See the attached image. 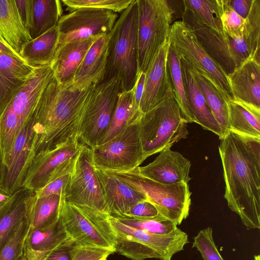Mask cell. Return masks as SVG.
Here are the masks:
<instances>
[{
    "instance_id": "1",
    "label": "cell",
    "mask_w": 260,
    "mask_h": 260,
    "mask_svg": "<svg viewBox=\"0 0 260 260\" xmlns=\"http://www.w3.org/2000/svg\"><path fill=\"white\" fill-rule=\"evenodd\" d=\"M220 140L224 197L247 229H259L260 140L230 131Z\"/></svg>"
},
{
    "instance_id": "2",
    "label": "cell",
    "mask_w": 260,
    "mask_h": 260,
    "mask_svg": "<svg viewBox=\"0 0 260 260\" xmlns=\"http://www.w3.org/2000/svg\"><path fill=\"white\" fill-rule=\"evenodd\" d=\"M94 85L85 89H77L72 84L62 87L53 76L35 111L32 160L42 153L81 142V125Z\"/></svg>"
},
{
    "instance_id": "3",
    "label": "cell",
    "mask_w": 260,
    "mask_h": 260,
    "mask_svg": "<svg viewBox=\"0 0 260 260\" xmlns=\"http://www.w3.org/2000/svg\"><path fill=\"white\" fill-rule=\"evenodd\" d=\"M137 0L117 18L109 34L107 64L103 79H118L122 91L132 90L138 76Z\"/></svg>"
},
{
    "instance_id": "4",
    "label": "cell",
    "mask_w": 260,
    "mask_h": 260,
    "mask_svg": "<svg viewBox=\"0 0 260 260\" xmlns=\"http://www.w3.org/2000/svg\"><path fill=\"white\" fill-rule=\"evenodd\" d=\"M139 128L144 161L187 138V123L172 90L158 104L142 114Z\"/></svg>"
},
{
    "instance_id": "5",
    "label": "cell",
    "mask_w": 260,
    "mask_h": 260,
    "mask_svg": "<svg viewBox=\"0 0 260 260\" xmlns=\"http://www.w3.org/2000/svg\"><path fill=\"white\" fill-rule=\"evenodd\" d=\"M110 218L116 236L115 252L132 260H171L188 242L187 234L178 228L169 234L158 235L128 226L115 218Z\"/></svg>"
},
{
    "instance_id": "6",
    "label": "cell",
    "mask_w": 260,
    "mask_h": 260,
    "mask_svg": "<svg viewBox=\"0 0 260 260\" xmlns=\"http://www.w3.org/2000/svg\"><path fill=\"white\" fill-rule=\"evenodd\" d=\"M138 167L126 171H106L145 196L161 216L180 225L189 215L191 193L188 184H163L143 175Z\"/></svg>"
},
{
    "instance_id": "7",
    "label": "cell",
    "mask_w": 260,
    "mask_h": 260,
    "mask_svg": "<svg viewBox=\"0 0 260 260\" xmlns=\"http://www.w3.org/2000/svg\"><path fill=\"white\" fill-rule=\"evenodd\" d=\"M138 74L145 73L169 39L175 10L171 1L137 0Z\"/></svg>"
},
{
    "instance_id": "8",
    "label": "cell",
    "mask_w": 260,
    "mask_h": 260,
    "mask_svg": "<svg viewBox=\"0 0 260 260\" xmlns=\"http://www.w3.org/2000/svg\"><path fill=\"white\" fill-rule=\"evenodd\" d=\"M60 218L73 245L102 248L115 252V231L107 213L64 200Z\"/></svg>"
},
{
    "instance_id": "9",
    "label": "cell",
    "mask_w": 260,
    "mask_h": 260,
    "mask_svg": "<svg viewBox=\"0 0 260 260\" xmlns=\"http://www.w3.org/2000/svg\"><path fill=\"white\" fill-rule=\"evenodd\" d=\"M122 92L115 77L103 79L94 85L82 119L80 142L92 148L106 134Z\"/></svg>"
},
{
    "instance_id": "10",
    "label": "cell",
    "mask_w": 260,
    "mask_h": 260,
    "mask_svg": "<svg viewBox=\"0 0 260 260\" xmlns=\"http://www.w3.org/2000/svg\"><path fill=\"white\" fill-rule=\"evenodd\" d=\"M93 166L105 171H126L144 161L139 121L126 125L108 141L91 148Z\"/></svg>"
},
{
    "instance_id": "11",
    "label": "cell",
    "mask_w": 260,
    "mask_h": 260,
    "mask_svg": "<svg viewBox=\"0 0 260 260\" xmlns=\"http://www.w3.org/2000/svg\"><path fill=\"white\" fill-rule=\"evenodd\" d=\"M169 39L179 57L191 67L210 77L227 100L234 98L228 75L208 54L184 22L176 21L172 24Z\"/></svg>"
},
{
    "instance_id": "12",
    "label": "cell",
    "mask_w": 260,
    "mask_h": 260,
    "mask_svg": "<svg viewBox=\"0 0 260 260\" xmlns=\"http://www.w3.org/2000/svg\"><path fill=\"white\" fill-rule=\"evenodd\" d=\"M118 17L111 11L91 8H80L63 15L57 24L58 45L107 35Z\"/></svg>"
},
{
    "instance_id": "13",
    "label": "cell",
    "mask_w": 260,
    "mask_h": 260,
    "mask_svg": "<svg viewBox=\"0 0 260 260\" xmlns=\"http://www.w3.org/2000/svg\"><path fill=\"white\" fill-rule=\"evenodd\" d=\"M65 200L73 204L87 206L107 213L94 168L91 149L85 144L76 156Z\"/></svg>"
},
{
    "instance_id": "14",
    "label": "cell",
    "mask_w": 260,
    "mask_h": 260,
    "mask_svg": "<svg viewBox=\"0 0 260 260\" xmlns=\"http://www.w3.org/2000/svg\"><path fill=\"white\" fill-rule=\"evenodd\" d=\"M183 6L182 21L191 29L204 50L226 74H232L237 68L234 59L236 38L220 34L205 24L189 8L183 4Z\"/></svg>"
},
{
    "instance_id": "15",
    "label": "cell",
    "mask_w": 260,
    "mask_h": 260,
    "mask_svg": "<svg viewBox=\"0 0 260 260\" xmlns=\"http://www.w3.org/2000/svg\"><path fill=\"white\" fill-rule=\"evenodd\" d=\"M34 123L35 115L20 131L14 142L7 165L3 166L0 186L12 194L23 188L32 160Z\"/></svg>"
},
{
    "instance_id": "16",
    "label": "cell",
    "mask_w": 260,
    "mask_h": 260,
    "mask_svg": "<svg viewBox=\"0 0 260 260\" xmlns=\"http://www.w3.org/2000/svg\"><path fill=\"white\" fill-rule=\"evenodd\" d=\"M53 76L51 65L36 68L12 99L7 108L16 116L21 128L35 115L43 93Z\"/></svg>"
},
{
    "instance_id": "17",
    "label": "cell",
    "mask_w": 260,
    "mask_h": 260,
    "mask_svg": "<svg viewBox=\"0 0 260 260\" xmlns=\"http://www.w3.org/2000/svg\"><path fill=\"white\" fill-rule=\"evenodd\" d=\"M106 213L112 217L122 218L138 202L146 200L145 196L106 171L94 166Z\"/></svg>"
},
{
    "instance_id": "18",
    "label": "cell",
    "mask_w": 260,
    "mask_h": 260,
    "mask_svg": "<svg viewBox=\"0 0 260 260\" xmlns=\"http://www.w3.org/2000/svg\"><path fill=\"white\" fill-rule=\"evenodd\" d=\"M191 162L182 154L164 149L159 153L155 159L143 167H138L140 172L146 177L157 182L172 185L188 184L191 179L189 174Z\"/></svg>"
},
{
    "instance_id": "19",
    "label": "cell",
    "mask_w": 260,
    "mask_h": 260,
    "mask_svg": "<svg viewBox=\"0 0 260 260\" xmlns=\"http://www.w3.org/2000/svg\"><path fill=\"white\" fill-rule=\"evenodd\" d=\"M84 144L70 143L36 156L28 168L24 188L35 192L43 188L54 171L76 155Z\"/></svg>"
},
{
    "instance_id": "20",
    "label": "cell",
    "mask_w": 260,
    "mask_h": 260,
    "mask_svg": "<svg viewBox=\"0 0 260 260\" xmlns=\"http://www.w3.org/2000/svg\"><path fill=\"white\" fill-rule=\"evenodd\" d=\"M170 45L167 42L161 48L145 73L140 110L144 113L158 104L172 90L167 67V55Z\"/></svg>"
},
{
    "instance_id": "21",
    "label": "cell",
    "mask_w": 260,
    "mask_h": 260,
    "mask_svg": "<svg viewBox=\"0 0 260 260\" xmlns=\"http://www.w3.org/2000/svg\"><path fill=\"white\" fill-rule=\"evenodd\" d=\"M99 38L81 39L58 45L51 66L54 77L61 87H67L73 84L75 74L87 52Z\"/></svg>"
},
{
    "instance_id": "22",
    "label": "cell",
    "mask_w": 260,
    "mask_h": 260,
    "mask_svg": "<svg viewBox=\"0 0 260 260\" xmlns=\"http://www.w3.org/2000/svg\"><path fill=\"white\" fill-rule=\"evenodd\" d=\"M109 34L98 38L90 46L74 79L72 85L85 89L102 80L107 64Z\"/></svg>"
},
{
    "instance_id": "23",
    "label": "cell",
    "mask_w": 260,
    "mask_h": 260,
    "mask_svg": "<svg viewBox=\"0 0 260 260\" xmlns=\"http://www.w3.org/2000/svg\"><path fill=\"white\" fill-rule=\"evenodd\" d=\"M228 79L234 98L260 107V61L247 59Z\"/></svg>"
},
{
    "instance_id": "24",
    "label": "cell",
    "mask_w": 260,
    "mask_h": 260,
    "mask_svg": "<svg viewBox=\"0 0 260 260\" xmlns=\"http://www.w3.org/2000/svg\"><path fill=\"white\" fill-rule=\"evenodd\" d=\"M180 60L186 96L195 117V122L200 124L204 129L214 133L221 139L223 137V133L207 106L204 97L196 83L190 66L183 58L180 57Z\"/></svg>"
},
{
    "instance_id": "25",
    "label": "cell",
    "mask_w": 260,
    "mask_h": 260,
    "mask_svg": "<svg viewBox=\"0 0 260 260\" xmlns=\"http://www.w3.org/2000/svg\"><path fill=\"white\" fill-rule=\"evenodd\" d=\"M229 131L260 140V107L234 98L227 101Z\"/></svg>"
},
{
    "instance_id": "26",
    "label": "cell",
    "mask_w": 260,
    "mask_h": 260,
    "mask_svg": "<svg viewBox=\"0 0 260 260\" xmlns=\"http://www.w3.org/2000/svg\"><path fill=\"white\" fill-rule=\"evenodd\" d=\"M57 25L38 37L24 43L19 53L29 66L38 68L51 64L58 46Z\"/></svg>"
},
{
    "instance_id": "27",
    "label": "cell",
    "mask_w": 260,
    "mask_h": 260,
    "mask_svg": "<svg viewBox=\"0 0 260 260\" xmlns=\"http://www.w3.org/2000/svg\"><path fill=\"white\" fill-rule=\"evenodd\" d=\"M65 199L58 194L38 197L32 191L27 201L29 230L46 228L60 217Z\"/></svg>"
},
{
    "instance_id": "28",
    "label": "cell",
    "mask_w": 260,
    "mask_h": 260,
    "mask_svg": "<svg viewBox=\"0 0 260 260\" xmlns=\"http://www.w3.org/2000/svg\"><path fill=\"white\" fill-rule=\"evenodd\" d=\"M0 35L18 54L22 45L31 40L15 0H0Z\"/></svg>"
},
{
    "instance_id": "29",
    "label": "cell",
    "mask_w": 260,
    "mask_h": 260,
    "mask_svg": "<svg viewBox=\"0 0 260 260\" xmlns=\"http://www.w3.org/2000/svg\"><path fill=\"white\" fill-rule=\"evenodd\" d=\"M31 192L25 188H21L0 209V252L26 216L27 201Z\"/></svg>"
},
{
    "instance_id": "30",
    "label": "cell",
    "mask_w": 260,
    "mask_h": 260,
    "mask_svg": "<svg viewBox=\"0 0 260 260\" xmlns=\"http://www.w3.org/2000/svg\"><path fill=\"white\" fill-rule=\"evenodd\" d=\"M190 68L207 106L224 136L229 132L228 100L210 77L191 67Z\"/></svg>"
},
{
    "instance_id": "31",
    "label": "cell",
    "mask_w": 260,
    "mask_h": 260,
    "mask_svg": "<svg viewBox=\"0 0 260 260\" xmlns=\"http://www.w3.org/2000/svg\"><path fill=\"white\" fill-rule=\"evenodd\" d=\"M61 2L58 0H30L28 31L31 40L57 25L62 16Z\"/></svg>"
},
{
    "instance_id": "32",
    "label": "cell",
    "mask_w": 260,
    "mask_h": 260,
    "mask_svg": "<svg viewBox=\"0 0 260 260\" xmlns=\"http://www.w3.org/2000/svg\"><path fill=\"white\" fill-rule=\"evenodd\" d=\"M69 240L59 217L56 221L46 228L29 230L25 240L24 248L36 251H49Z\"/></svg>"
},
{
    "instance_id": "33",
    "label": "cell",
    "mask_w": 260,
    "mask_h": 260,
    "mask_svg": "<svg viewBox=\"0 0 260 260\" xmlns=\"http://www.w3.org/2000/svg\"><path fill=\"white\" fill-rule=\"evenodd\" d=\"M167 62L171 87L181 114L187 123L195 122V117L186 96L180 57L171 44L168 52Z\"/></svg>"
},
{
    "instance_id": "34",
    "label": "cell",
    "mask_w": 260,
    "mask_h": 260,
    "mask_svg": "<svg viewBox=\"0 0 260 260\" xmlns=\"http://www.w3.org/2000/svg\"><path fill=\"white\" fill-rule=\"evenodd\" d=\"M134 87L131 90L120 93L110 125L97 145L113 138L126 125L139 121L134 114Z\"/></svg>"
},
{
    "instance_id": "35",
    "label": "cell",
    "mask_w": 260,
    "mask_h": 260,
    "mask_svg": "<svg viewBox=\"0 0 260 260\" xmlns=\"http://www.w3.org/2000/svg\"><path fill=\"white\" fill-rule=\"evenodd\" d=\"M182 3L205 24L220 34L226 35L221 19V0H183Z\"/></svg>"
},
{
    "instance_id": "36",
    "label": "cell",
    "mask_w": 260,
    "mask_h": 260,
    "mask_svg": "<svg viewBox=\"0 0 260 260\" xmlns=\"http://www.w3.org/2000/svg\"><path fill=\"white\" fill-rule=\"evenodd\" d=\"M76 155L60 164L52 173L45 185L41 189L34 192L35 195L42 197L58 194L65 199Z\"/></svg>"
},
{
    "instance_id": "37",
    "label": "cell",
    "mask_w": 260,
    "mask_h": 260,
    "mask_svg": "<svg viewBox=\"0 0 260 260\" xmlns=\"http://www.w3.org/2000/svg\"><path fill=\"white\" fill-rule=\"evenodd\" d=\"M115 218L125 225L154 234H168L177 228L176 224L160 215L153 218L124 217Z\"/></svg>"
},
{
    "instance_id": "38",
    "label": "cell",
    "mask_w": 260,
    "mask_h": 260,
    "mask_svg": "<svg viewBox=\"0 0 260 260\" xmlns=\"http://www.w3.org/2000/svg\"><path fill=\"white\" fill-rule=\"evenodd\" d=\"M29 230V222L26 215L1 250L0 260L18 259L23 253L24 242Z\"/></svg>"
},
{
    "instance_id": "39",
    "label": "cell",
    "mask_w": 260,
    "mask_h": 260,
    "mask_svg": "<svg viewBox=\"0 0 260 260\" xmlns=\"http://www.w3.org/2000/svg\"><path fill=\"white\" fill-rule=\"evenodd\" d=\"M221 19L224 32L232 38L245 35L250 29L249 22L231 8L228 0H221Z\"/></svg>"
},
{
    "instance_id": "40",
    "label": "cell",
    "mask_w": 260,
    "mask_h": 260,
    "mask_svg": "<svg viewBox=\"0 0 260 260\" xmlns=\"http://www.w3.org/2000/svg\"><path fill=\"white\" fill-rule=\"evenodd\" d=\"M133 0H63L61 2L70 12L80 8H91L121 13Z\"/></svg>"
},
{
    "instance_id": "41",
    "label": "cell",
    "mask_w": 260,
    "mask_h": 260,
    "mask_svg": "<svg viewBox=\"0 0 260 260\" xmlns=\"http://www.w3.org/2000/svg\"><path fill=\"white\" fill-rule=\"evenodd\" d=\"M27 79L0 69V118Z\"/></svg>"
},
{
    "instance_id": "42",
    "label": "cell",
    "mask_w": 260,
    "mask_h": 260,
    "mask_svg": "<svg viewBox=\"0 0 260 260\" xmlns=\"http://www.w3.org/2000/svg\"><path fill=\"white\" fill-rule=\"evenodd\" d=\"M192 247L200 252L203 260H224L214 241L212 228L201 230L194 238Z\"/></svg>"
},
{
    "instance_id": "43",
    "label": "cell",
    "mask_w": 260,
    "mask_h": 260,
    "mask_svg": "<svg viewBox=\"0 0 260 260\" xmlns=\"http://www.w3.org/2000/svg\"><path fill=\"white\" fill-rule=\"evenodd\" d=\"M74 245L69 240L56 248L46 251H36L24 248L27 260H72Z\"/></svg>"
},
{
    "instance_id": "44",
    "label": "cell",
    "mask_w": 260,
    "mask_h": 260,
    "mask_svg": "<svg viewBox=\"0 0 260 260\" xmlns=\"http://www.w3.org/2000/svg\"><path fill=\"white\" fill-rule=\"evenodd\" d=\"M0 69L23 79H28L36 68L27 65L20 58L0 52Z\"/></svg>"
},
{
    "instance_id": "45",
    "label": "cell",
    "mask_w": 260,
    "mask_h": 260,
    "mask_svg": "<svg viewBox=\"0 0 260 260\" xmlns=\"http://www.w3.org/2000/svg\"><path fill=\"white\" fill-rule=\"evenodd\" d=\"M112 253L113 252L105 248L74 245L72 249V260H107Z\"/></svg>"
},
{
    "instance_id": "46",
    "label": "cell",
    "mask_w": 260,
    "mask_h": 260,
    "mask_svg": "<svg viewBox=\"0 0 260 260\" xmlns=\"http://www.w3.org/2000/svg\"><path fill=\"white\" fill-rule=\"evenodd\" d=\"M160 215L156 208L147 200L140 201L133 206L122 217L146 218Z\"/></svg>"
},
{
    "instance_id": "47",
    "label": "cell",
    "mask_w": 260,
    "mask_h": 260,
    "mask_svg": "<svg viewBox=\"0 0 260 260\" xmlns=\"http://www.w3.org/2000/svg\"><path fill=\"white\" fill-rule=\"evenodd\" d=\"M145 79V73H139L134 87V110L135 117L138 120L142 115L140 110V103L143 92Z\"/></svg>"
},
{
    "instance_id": "48",
    "label": "cell",
    "mask_w": 260,
    "mask_h": 260,
    "mask_svg": "<svg viewBox=\"0 0 260 260\" xmlns=\"http://www.w3.org/2000/svg\"><path fill=\"white\" fill-rule=\"evenodd\" d=\"M231 8L244 19H246L253 0H228Z\"/></svg>"
},
{
    "instance_id": "49",
    "label": "cell",
    "mask_w": 260,
    "mask_h": 260,
    "mask_svg": "<svg viewBox=\"0 0 260 260\" xmlns=\"http://www.w3.org/2000/svg\"><path fill=\"white\" fill-rule=\"evenodd\" d=\"M15 1L21 18L28 31L30 14V0H15Z\"/></svg>"
},
{
    "instance_id": "50",
    "label": "cell",
    "mask_w": 260,
    "mask_h": 260,
    "mask_svg": "<svg viewBox=\"0 0 260 260\" xmlns=\"http://www.w3.org/2000/svg\"><path fill=\"white\" fill-rule=\"evenodd\" d=\"M0 52L5 53L11 56L21 58L18 54L15 52L7 44L5 40L0 35Z\"/></svg>"
},
{
    "instance_id": "51",
    "label": "cell",
    "mask_w": 260,
    "mask_h": 260,
    "mask_svg": "<svg viewBox=\"0 0 260 260\" xmlns=\"http://www.w3.org/2000/svg\"><path fill=\"white\" fill-rule=\"evenodd\" d=\"M12 196L0 186V209L11 199Z\"/></svg>"
},
{
    "instance_id": "52",
    "label": "cell",
    "mask_w": 260,
    "mask_h": 260,
    "mask_svg": "<svg viewBox=\"0 0 260 260\" xmlns=\"http://www.w3.org/2000/svg\"><path fill=\"white\" fill-rule=\"evenodd\" d=\"M3 160L1 156V154L0 152V181L1 180L3 173Z\"/></svg>"
},
{
    "instance_id": "53",
    "label": "cell",
    "mask_w": 260,
    "mask_h": 260,
    "mask_svg": "<svg viewBox=\"0 0 260 260\" xmlns=\"http://www.w3.org/2000/svg\"><path fill=\"white\" fill-rule=\"evenodd\" d=\"M18 260H27L24 254V253L22 254V255L18 258Z\"/></svg>"
},
{
    "instance_id": "54",
    "label": "cell",
    "mask_w": 260,
    "mask_h": 260,
    "mask_svg": "<svg viewBox=\"0 0 260 260\" xmlns=\"http://www.w3.org/2000/svg\"><path fill=\"white\" fill-rule=\"evenodd\" d=\"M254 260H260V256L259 255L254 256Z\"/></svg>"
}]
</instances>
